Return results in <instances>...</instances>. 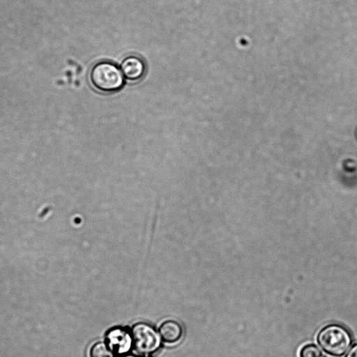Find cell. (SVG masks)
<instances>
[{
    "instance_id": "6da1fadb",
    "label": "cell",
    "mask_w": 357,
    "mask_h": 357,
    "mask_svg": "<svg viewBox=\"0 0 357 357\" xmlns=\"http://www.w3.org/2000/svg\"><path fill=\"white\" fill-rule=\"evenodd\" d=\"M317 341L327 355L341 357L351 347L352 337L350 332L342 325L331 324L319 331Z\"/></svg>"
},
{
    "instance_id": "7a4b0ae2",
    "label": "cell",
    "mask_w": 357,
    "mask_h": 357,
    "mask_svg": "<svg viewBox=\"0 0 357 357\" xmlns=\"http://www.w3.org/2000/svg\"><path fill=\"white\" fill-rule=\"evenodd\" d=\"M90 80L96 89L106 93L119 91L124 84L121 70L114 63L106 61H100L92 67Z\"/></svg>"
},
{
    "instance_id": "3957f363",
    "label": "cell",
    "mask_w": 357,
    "mask_h": 357,
    "mask_svg": "<svg viewBox=\"0 0 357 357\" xmlns=\"http://www.w3.org/2000/svg\"><path fill=\"white\" fill-rule=\"evenodd\" d=\"M132 349L139 356H147L157 351L161 346L159 332L144 322L133 325L131 330Z\"/></svg>"
},
{
    "instance_id": "277c9868",
    "label": "cell",
    "mask_w": 357,
    "mask_h": 357,
    "mask_svg": "<svg viewBox=\"0 0 357 357\" xmlns=\"http://www.w3.org/2000/svg\"><path fill=\"white\" fill-rule=\"evenodd\" d=\"M105 342L115 355L124 356L132 349L130 331L121 327L109 330L105 335Z\"/></svg>"
},
{
    "instance_id": "5b68a950",
    "label": "cell",
    "mask_w": 357,
    "mask_h": 357,
    "mask_svg": "<svg viewBox=\"0 0 357 357\" xmlns=\"http://www.w3.org/2000/svg\"><path fill=\"white\" fill-rule=\"evenodd\" d=\"M121 70L127 79L137 81L144 76L146 72V65L140 57L131 55L122 61Z\"/></svg>"
},
{
    "instance_id": "8992f818",
    "label": "cell",
    "mask_w": 357,
    "mask_h": 357,
    "mask_svg": "<svg viewBox=\"0 0 357 357\" xmlns=\"http://www.w3.org/2000/svg\"><path fill=\"white\" fill-rule=\"evenodd\" d=\"M158 332L164 342L174 344L181 338L183 328L178 321L168 319L160 325Z\"/></svg>"
},
{
    "instance_id": "52a82bcc",
    "label": "cell",
    "mask_w": 357,
    "mask_h": 357,
    "mask_svg": "<svg viewBox=\"0 0 357 357\" xmlns=\"http://www.w3.org/2000/svg\"><path fill=\"white\" fill-rule=\"evenodd\" d=\"M114 353L105 341L96 342L90 349V357H114Z\"/></svg>"
},
{
    "instance_id": "ba28073f",
    "label": "cell",
    "mask_w": 357,
    "mask_h": 357,
    "mask_svg": "<svg viewBox=\"0 0 357 357\" xmlns=\"http://www.w3.org/2000/svg\"><path fill=\"white\" fill-rule=\"evenodd\" d=\"M299 357H322V353L316 344H307L300 349Z\"/></svg>"
},
{
    "instance_id": "9c48e42d",
    "label": "cell",
    "mask_w": 357,
    "mask_h": 357,
    "mask_svg": "<svg viewBox=\"0 0 357 357\" xmlns=\"http://www.w3.org/2000/svg\"><path fill=\"white\" fill-rule=\"evenodd\" d=\"M344 357H357V343L351 347Z\"/></svg>"
},
{
    "instance_id": "30bf717a",
    "label": "cell",
    "mask_w": 357,
    "mask_h": 357,
    "mask_svg": "<svg viewBox=\"0 0 357 357\" xmlns=\"http://www.w3.org/2000/svg\"><path fill=\"white\" fill-rule=\"evenodd\" d=\"M123 357H139V356H128V355H127V356H124Z\"/></svg>"
}]
</instances>
